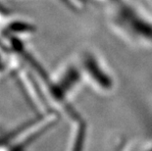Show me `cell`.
<instances>
[{"mask_svg":"<svg viewBox=\"0 0 152 151\" xmlns=\"http://www.w3.org/2000/svg\"><path fill=\"white\" fill-rule=\"evenodd\" d=\"M69 121L71 123V130L67 151H86L88 136V126L86 121L80 113Z\"/></svg>","mask_w":152,"mask_h":151,"instance_id":"obj_3","label":"cell"},{"mask_svg":"<svg viewBox=\"0 0 152 151\" xmlns=\"http://www.w3.org/2000/svg\"><path fill=\"white\" fill-rule=\"evenodd\" d=\"M85 85L98 94H110L115 90L116 81L111 71L95 51L83 50L77 59Z\"/></svg>","mask_w":152,"mask_h":151,"instance_id":"obj_2","label":"cell"},{"mask_svg":"<svg viewBox=\"0 0 152 151\" xmlns=\"http://www.w3.org/2000/svg\"><path fill=\"white\" fill-rule=\"evenodd\" d=\"M109 11L112 27L126 39L140 45L152 44V26L125 0H112Z\"/></svg>","mask_w":152,"mask_h":151,"instance_id":"obj_1","label":"cell"}]
</instances>
